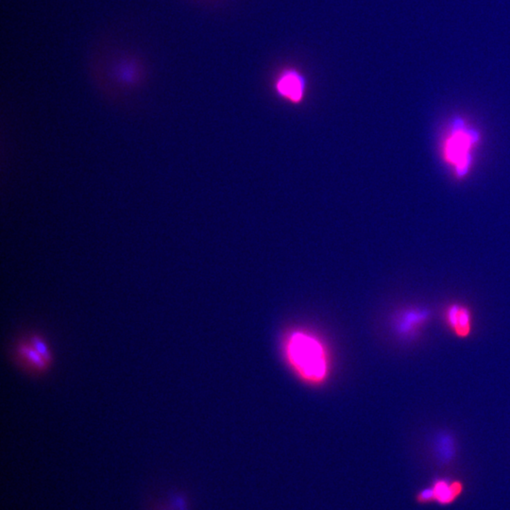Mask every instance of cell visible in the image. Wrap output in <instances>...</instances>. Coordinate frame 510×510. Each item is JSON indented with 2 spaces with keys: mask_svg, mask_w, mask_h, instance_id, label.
Masks as SVG:
<instances>
[{
  "mask_svg": "<svg viewBox=\"0 0 510 510\" xmlns=\"http://www.w3.org/2000/svg\"><path fill=\"white\" fill-rule=\"evenodd\" d=\"M281 350L295 377L310 386H321L330 378L333 361L325 340L318 333L295 327L284 334Z\"/></svg>",
  "mask_w": 510,
  "mask_h": 510,
  "instance_id": "obj_1",
  "label": "cell"
},
{
  "mask_svg": "<svg viewBox=\"0 0 510 510\" xmlns=\"http://www.w3.org/2000/svg\"><path fill=\"white\" fill-rule=\"evenodd\" d=\"M479 130L465 117H452L439 141L441 160L457 180H464L472 171L481 143Z\"/></svg>",
  "mask_w": 510,
  "mask_h": 510,
  "instance_id": "obj_2",
  "label": "cell"
},
{
  "mask_svg": "<svg viewBox=\"0 0 510 510\" xmlns=\"http://www.w3.org/2000/svg\"><path fill=\"white\" fill-rule=\"evenodd\" d=\"M432 318V311L425 306L408 305L395 311L391 318L394 336L402 341H415Z\"/></svg>",
  "mask_w": 510,
  "mask_h": 510,
  "instance_id": "obj_3",
  "label": "cell"
},
{
  "mask_svg": "<svg viewBox=\"0 0 510 510\" xmlns=\"http://www.w3.org/2000/svg\"><path fill=\"white\" fill-rule=\"evenodd\" d=\"M442 320L447 330L457 339H466L473 333V314L466 303H448L442 312Z\"/></svg>",
  "mask_w": 510,
  "mask_h": 510,
  "instance_id": "obj_4",
  "label": "cell"
},
{
  "mask_svg": "<svg viewBox=\"0 0 510 510\" xmlns=\"http://www.w3.org/2000/svg\"><path fill=\"white\" fill-rule=\"evenodd\" d=\"M112 88L119 94L135 90L143 80V69L135 60L123 58L112 65L110 72Z\"/></svg>",
  "mask_w": 510,
  "mask_h": 510,
  "instance_id": "obj_5",
  "label": "cell"
},
{
  "mask_svg": "<svg viewBox=\"0 0 510 510\" xmlns=\"http://www.w3.org/2000/svg\"><path fill=\"white\" fill-rule=\"evenodd\" d=\"M14 355L18 364L31 373H43L51 366L31 345L28 337L17 342Z\"/></svg>",
  "mask_w": 510,
  "mask_h": 510,
  "instance_id": "obj_6",
  "label": "cell"
},
{
  "mask_svg": "<svg viewBox=\"0 0 510 510\" xmlns=\"http://www.w3.org/2000/svg\"><path fill=\"white\" fill-rule=\"evenodd\" d=\"M276 90L282 98L298 103L305 96V78L296 69L284 70L277 78Z\"/></svg>",
  "mask_w": 510,
  "mask_h": 510,
  "instance_id": "obj_7",
  "label": "cell"
},
{
  "mask_svg": "<svg viewBox=\"0 0 510 510\" xmlns=\"http://www.w3.org/2000/svg\"><path fill=\"white\" fill-rule=\"evenodd\" d=\"M457 439L448 431H439L432 441L433 456L441 466H448L457 457Z\"/></svg>",
  "mask_w": 510,
  "mask_h": 510,
  "instance_id": "obj_8",
  "label": "cell"
},
{
  "mask_svg": "<svg viewBox=\"0 0 510 510\" xmlns=\"http://www.w3.org/2000/svg\"><path fill=\"white\" fill-rule=\"evenodd\" d=\"M435 502L441 506H448L454 503L463 491L462 483L450 478H436L432 484Z\"/></svg>",
  "mask_w": 510,
  "mask_h": 510,
  "instance_id": "obj_9",
  "label": "cell"
},
{
  "mask_svg": "<svg viewBox=\"0 0 510 510\" xmlns=\"http://www.w3.org/2000/svg\"><path fill=\"white\" fill-rule=\"evenodd\" d=\"M27 337L28 341H30L31 345L37 350L39 354H40L44 359L48 361L49 364L52 365V362H53V355H52L51 348H49L48 342L44 339V337L41 336L40 334L36 333L28 334Z\"/></svg>",
  "mask_w": 510,
  "mask_h": 510,
  "instance_id": "obj_10",
  "label": "cell"
},
{
  "mask_svg": "<svg viewBox=\"0 0 510 510\" xmlns=\"http://www.w3.org/2000/svg\"><path fill=\"white\" fill-rule=\"evenodd\" d=\"M417 500L422 504H428L431 503V502H435V494H434L432 486H426V488L418 491V493L417 494Z\"/></svg>",
  "mask_w": 510,
  "mask_h": 510,
  "instance_id": "obj_11",
  "label": "cell"
}]
</instances>
